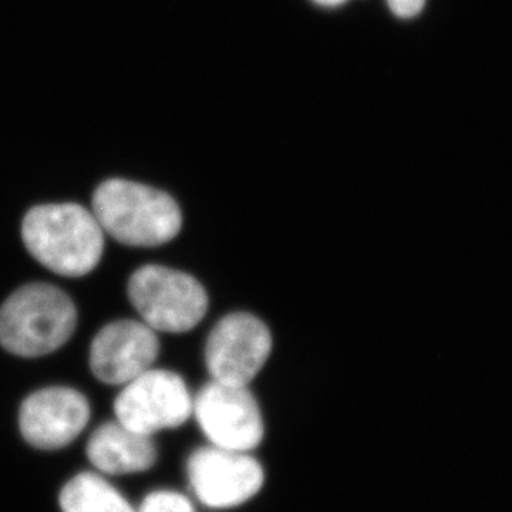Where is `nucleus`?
<instances>
[{
    "label": "nucleus",
    "instance_id": "obj_8",
    "mask_svg": "<svg viewBox=\"0 0 512 512\" xmlns=\"http://www.w3.org/2000/svg\"><path fill=\"white\" fill-rule=\"evenodd\" d=\"M271 349V332L261 319L251 313H231L211 330L205 363L212 380L248 386L264 367Z\"/></svg>",
    "mask_w": 512,
    "mask_h": 512
},
{
    "label": "nucleus",
    "instance_id": "obj_15",
    "mask_svg": "<svg viewBox=\"0 0 512 512\" xmlns=\"http://www.w3.org/2000/svg\"><path fill=\"white\" fill-rule=\"evenodd\" d=\"M315 2L323 6H338L340 3L345 2V0H315Z\"/></svg>",
    "mask_w": 512,
    "mask_h": 512
},
{
    "label": "nucleus",
    "instance_id": "obj_9",
    "mask_svg": "<svg viewBox=\"0 0 512 512\" xmlns=\"http://www.w3.org/2000/svg\"><path fill=\"white\" fill-rule=\"evenodd\" d=\"M89 420L86 396L70 387H47L22 403L19 429L30 446L52 451L73 443Z\"/></svg>",
    "mask_w": 512,
    "mask_h": 512
},
{
    "label": "nucleus",
    "instance_id": "obj_2",
    "mask_svg": "<svg viewBox=\"0 0 512 512\" xmlns=\"http://www.w3.org/2000/svg\"><path fill=\"white\" fill-rule=\"evenodd\" d=\"M100 227L128 247H158L177 237L180 207L167 192L127 180L104 181L93 195Z\"/></svg>",
    "mask_w": 512,
    "mask_h": 512
},
{
    "label": "nucleus",
    "instance_id": "obj_14",
    "mask_svg": "<svg viewBox=\"0 0 512 512\" xmlns=\"http://www.w3.org/2000/svg\"><path fill=\"white\" fill-rule=\"evenodd\" d=\"M394 15L399 18L409 19L419 15L424 8L426 0H387Z\"/></svg>",
    "mask_w": 512,
    "mask_h": 512
},
{
    "label": "nucleus",
    "instance_id": "obj_12",
    "mask_svg": "<svg viewBox=\"0 0 512 512\" xmlns=\"http://www.w3.org/2000/svg\"><path fill=\"white\" fill-rule=\"evenodd\" d=\"M59 505L62 512H138L103 474L92 471L63 485Z\"/></svg>",
    "mask_w": 512,
    "mask_h": 512
},
{
    "label": "nucleus",
    "instance_id": "obj_7",
    "mask_svg": "<svg viewBox=\"0 0 512 512\" xmlns=\"http://www.w3.org/2000/svg\"><path fill=\"white\" fill-rule=\"evenodd\" d=\"M195 497L211 508H232L247 503L264 485V468L245 451L202 447L187 463Z\"/></svg>",
    "mask_w": 512,
    "mask_h": 512
},
{
    "label": "nucleus",
    "instance_id": "obj_3",
    "mask_svg": "<svg viewBox=\"0 0 512 512\" xmlns=\"http://www.w3.org/2000/svg\"><path fill=\"white\" fill-rule=\"evenodd\" d=\"M76 325V306L67 293L29 284L0 306V345L22 357L49 355L72 338Z\"/></svg>",
    "mask_w": 512,
    "mask_h": 512
},
{
    "label": "nucleus",
    "instance_id": "obj_13",
    "mask_svg": "<svg viewBox=\"0 0 512 512\" xmlns=\"http://www.w3.org/2000/svg\"><path fill=\"white\" fill-rule=\"evenodd\" d=\"M138 512H195L190 498L177 491H153L144 498Z\"/></svg>",
    "mask_w": 512,
    "mask_h": 512
},
{
    "label": "nucleus",
    "instance_id": "obj_4",
    "mask_svg": "<svg viewBox=\"0 0 512 512\" xmlns=\"http://www.w3.org/2000/svg\"><path fill=\"white\" fill-rule=\"evenodd\" d=\"M127 292L144 323L154 332H188L208 309L204 286L191 275L167 266L137 269L128 281Z\"/></svg>",
    "mask_w": 512,
    "mask_h": 512
},
{
    "label": "nucleus",
    "instance_id": "obj_11",
    "mask_svg": "<svg viewBox=\"0 0 512 512\" xmlns=\"http://www.w3.org/2000/svg\"><path fill=\"white\" fill-rule=\"evenodd\" d=\"M87 458L103 476L143 473L157 463L153 437L110 421L94 430L86 447Z\"/></svg>",
    "mask_w": 512,
    "mask_h": 512
},
{
    "label": "nucleus",
    "instance_id": "obj_5",
    "mask_svg": "<svg viewBox=\"0 0 512 512\" xmlns=\"http://www.w3.org/2000/svg\"><path fill=\"white\" fill-rule=\"evenodd\" d=\"M187 384L170 370L148 369L121 390L114 402L117 421L153 437L161 430L183 426L192 414Z\"/></svg>",
    "mask_w": 512,
    "mask_h": 512
},
{
    "label": "nucleus",
    "instance_id": "obj_1",
    "mask_svg": "<svg viewBox=\"0 0 512 512\" xmlns=\"http://www.w3.org/2000/svg\"><path fill=\"white\" fill-rule=\"evenodd\" d=\"M22 237L33 258L57 275L89 274L103 255L99 221L93 212L72 202L32 208L23 220Z\"/></svg>",
    "mask_w": 512,
    "mask_h": 512
},
{
    "label": "nucleus",
    "instance_id": "obj_6",
    "mask_svg": "<svg viewBox=\"0 0 512 512\" xmlns=\"http://www.w3.org/2000/svg\"><path fill=\"white\" fill-rule=\"evenodd\" d=\"M192 414L212 446L249 451L264 439V421L248 386L211 380L192 402Z\"/></svg>",
    "mask_w": 512,
    "mask_h": 512
},
{
    "label": "nucleus",
    "instance_id": "obj_10",
    "mask_svg": "<svg viewBox=\"0 0 512 512\" xmlns=\"http://www.w3.org/2000/svg\"><path fill=\"white\" fill-rule=\"evenodd\" d=\"M160 353L156 332L144 322L117 320L97 333L90 367L100 382L124 386L151 369Z\"/></svg>",
    "mask_w": 512,
    "mask_h": 512
}]
</instances>
